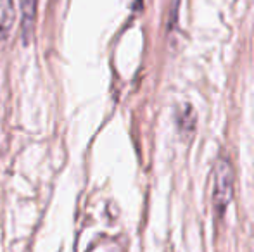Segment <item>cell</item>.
<instances>
[{
  "label": "cell",
  "mask_w": 254,
  "mask_h": 252,
  "mask_svg": "<svg viewBox=\"0 0 254 252\" xmlns=\"http://www.w3.org/2000/svg\"><path fill=\"white\" fill-rule=\"evenodd\" d=\"M211 204L216 216H221L234 195V168L227 157H218L211 173Z\"/></svg>",
  "instance_id": "cell-1"
},
{
  "label": "cell",
  "mask_w": 254,
  "mask_h": 252,
  "mask_svg": "<svg viewBox=\"0 0 254 252\" xmlns=\"http://www.w3.org/2000/svg\"><path fill=\"white\" fill-rule=\"evenodd\" d=\"M16 24V0H0V44L9 40Z\"/></svg>",
  "instance_id": "cell-2"
},
{
  "label": "cell",
  "mask_w": 254,
  "mask_h": 252,
  "mask_svg": "<svg viewBox=\"0 0 254 252\" xmlns=\"http://www.w3.org/2000/svg\"><path fill=\"white\" fill-rule=\"evenodd\" d=\"M37 7L38 0H19L21 10V30H23V38L28 42L33 35L35 21H37Z\"/></svg>",
  "instance_id": "cell-3"
},
{
  "label": "cell",
  "mask_w": 254,
  "mask_h": 252,
  "mask_svg": "<svg viewBox=\"0 0 254 252\" xmlns=\"http://www.w3.org/2000/svg\"><path fill=\"white\" fill-rule=\"evenodd\" d=\"M195 123H197V118H195V112L190 105H184L180 107L177 114V126H178V131H180L184 137H192L195 130Z\"/></svg>",
  "instance_id": "cell-4"
}]
</instances>
